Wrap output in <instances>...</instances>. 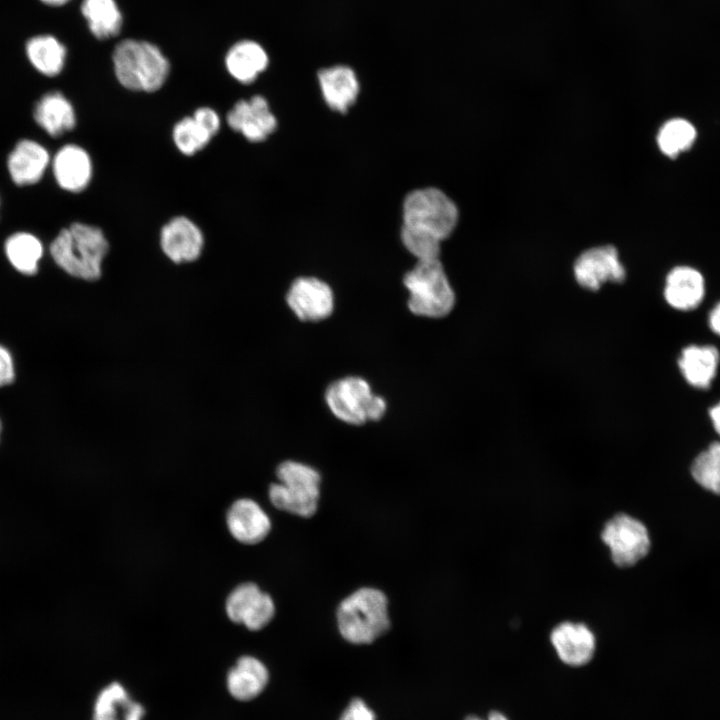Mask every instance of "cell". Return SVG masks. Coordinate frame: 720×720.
Masks as SVG:
<instances>
[{
    "label": "cell",
    "mask_w": 720,
    "mask_h": 720,
    "mask_svg": "<svg viewBox=\"0 0 720 720\" xmlns=\"http://www.w3.org/2000/svg\"><path fill=\"white\" fill-rule=\"evenodd\" d=\"M488 720H508V719L500 712L493 711L489 714Z\"/></svg>",
    "instance_id": "obj_36"
},
{
    "label": "cell",
    "mask_w": 720,
    "mask_h": 720,
    "mask_svg": "<svg viewBox=\"0 0 720 720\" xmlns=\"http://www.w3.org/2000/svg\"><path fill=\"white\" fill-rule=\"evenodd\" d=\"M550 640L559 658L567 665L587 664L595 652V636L583 623L562 622L551 632Z\"/></svg>",
    "instance_id": "obj_16"
},
{
    "label": "cell",
    "mask_w": 720,
    "mask_h": 720,
    "mask_svg": "<svg viewBox=\"0 0 720 720\" xmlns=\"http://www.w3.org/2000/svg\"><path fill=\"white\" fill-rule=\"evenodd\" d=\"M709 416L715 431L720 436V402L710 408Z\"/></svg>",
    "instance_id": "obj_35"
},
{
    "label": "cell",
    "mask_w": 720,
    "mask_h": 720,
    "mask_svg": "<svg viewBox=\"0 0 720 720\" xmlns=\"http://www.w3.org/2000/svg\"><path fill=\"white\" fill-rule=\"evenodd\" d=\"M719 360V352L715 347L690 345L682 350L678 364L690 385L706 389L716 375Z\"/></svg>",
    "instance_id": "obj_23"
},
{
    "label": "cell",
    "mask_w": 720,
    "mask_h": 720,
    "mask_svg": "<svg viewBox=\"0 0 720 720\" xmlns=\"http://www.w3.org/2000/svg\"><path fill=\"white\" fill-rule=\"evenodd\" d=\"M693 479L704 489L720 495V443H712L691 466Z\"/></svg>",
    "instance_id": "obj_29"
},
{
    "label": "cell",
    "mask_w": 720,
    "mask_h": 720,
    "mask_svg": "<svg viewBox=\"0 0 720 720\" xmlns=\"http://www.w3.org/2000/svg\"><path fill=\"white\" fill-rule=\"evenodd\" d=\"M26 53L33 67L45 76L58 75L65 64V47L49 35L30 39L26 45Z\"/></svg>",
    "instance_id": "obj_26"
},
{
    "label": "cell",
    "mask_w": 720,
    "mask_h": 720,
    "mask_svg": "<svg viewBox=\"0 0 720 720\" xmlns=\"http://www.w3.org/2000/svg\"><path fill=\"white\" fill-rule=\"evenodd\" d=\"M325 401L336 418L352 425L378 421L387 408L384 398L375 395L369 383L358 376L331 383L325 392Z\"/></svg>",
    "instance_id": "obj_7"
},
{
    "label": "cell",
    "mask_w": 720,
    "mask_h": 720,
    "mask_svg": "<svg viewBox=\"0 0 720 720\" xmlns=\"http://www.w3.org/2000/svg\"><path fill=\"white\" fill-rule=\"evenodd\" d=\"M704 294V277L691 266H676L666 276L664 296L675 309L687 311L696 308Z\"/></svg>",
    "instance_id": "obj_19"
},
{
    "label": "cell",
    "mask_w": 720,
    "mask_h": 720,
    "mask_svg": "<svg viewBox=\"0 0 720 720\" xmlns=\"http://www.w3.org/2000/svg\"><path fill=\"white\" fill-rule=\"evenodd\" d=\"M117 80L133 91L154 92L165 83L169 62L152 43L134 39L119 42L113 52Z\"/></svg>",
    "instance_id": "obj_3"
},
{
    "label": "cell",
    "mask_w": 720,
    "mask_h": 720,
    "mask_svg": "<svg viewBox=\"0 0 720 720\" xmlns=\"http://www.w3.org/2000/svg\"><path fill=\"white\" fill-rule=\"evenodd\" d=\"M33 118L51 137H59L74 129L76 125L72 103L58 91L46 93L35 103Z\"/></svg>",
    "instance_id": "obj_20"
},
{
    "label": "cell",
    "mask_w": 720,
    "mask_h": 720,
    "mask_svg": "<svg viewBox=\"0 0 720 720\" xmlns=\"http://www.w3.org/2000/svg\"><path fill=\"white\" fill-rule=\"evenodd\" d=\"M576 281L582 287L595 291L607 281L622 282L626 271L615 247H594L583 252L574 264Z\"/></svg>",
    "instance_id": "obj_10"
},
{
    "label": "cell",
    "mask_w": 720,
    "mask_h": 720,
    "mask_svg": "<svg viewBox=\"0 0 720 720\" xmlns=\"http://www.w3.org/2000/svg\"><path fill=\"white\" fill-rule=\"evenodd\" d=\"M212 137L193 116H186L179 120L172 131L175 146L182 154L187 156L194 155L202 150Z\"/></svg>",
    "instance_id": "obj_30"
},
{
    "label": "cell",
    "mask_w": 720,
    "mask_h": 720,
    "mask_svg": "<svg viewBox=\"0 0 720 720\" xmlns=\"http://www.w3.org/2000/svg\"><path fill=\"white\" fill-rule=\"evenodd\" d=\"M49 250L55 263L66 273L92 281L102 274L109 243L100 228L75 222L59 231Z\"/></svg>",
    "instance_id": "obj_2"
},
{
    "label": "cell",
    "mask_w": 720,
    "mask_h": 720,
    "mask_svg": "<svg viewBox=\"0 0 720 720\" xmlns=\"http://www.w3.org/2000/svg\"><path fill=\"white\" fill-rule=\"evenodd\" d=\"M697 139L696 127L687 119L675 117L663 123L657 133L659 150L674 159L688 151Z\"/></svg>",
    "instance_id": "obj_28"
},
{
    "label": "cell",
    "mask_w": 720,
    "mask_h": 720,
    "mask_svg": "<svg viewBox=\"0 0 720 720\" xmlns=\"http://www.w3.org/2000/svg\"><path fill=\"white\" fill-rule=\"evenodd\" d=\"M292 312L302 321H320L328 318L334 309L331 287L321 279L303 276L295 279L286 295Z\"/></svg>",
    "instance_id": "obj_9"
},
{
    "label": "cell",
    "mask_w": 720,
    "mask_h": 720,
    "mask_svg": "<svg viewBox=\"0 0 720 720\" xmlns=\"http://www.w3.org/2000/svg\"><path fill=\"white\" fill-rule=\"evenodd\" d=\"M4 251L11 265L20 273L33 275L43 256L41 240L32 233L20 231L10 235L4 244Z\"/></svg>",
    "instance_id": "obj_25"
},
{
    "label": "cell",
    "mask_w": 720,
    "mask_h": 720,
    "mask_svg": "<svg viewBox=\"0 0 720 720\" xmlns=\"http://www.w3.org/2000/svg\"><path fill=\"white\" fill-rule=\"evenodd\" d=\"M339 720H375V714L363 700L355 698L343 711Z\"/></svg>",
    "instance_id": "obj_31"
},
{
    "label": "cell",
    "mask_w": 720,
    "mask_h": 720,
    "mask_svg": "<svg viewBox=\"0 0 720 720\" xmlns=\"http://www.w3.org/2000/svg\"><path fill=\"white\" fill-rule=\"evenodd\" d=\"M225 63L233 78L243 84H249L267 68L269 59L260 44L251 40H243L230 48Z\"/></svg>",
    "instance_id": "obj_24"
},
{
    "label": "cell",
    "mask_w": 720,
    "mask_h": 720,
    "mask_svg": "<svg viewBox=\"0 0 720 720\" xmlns=\"http://www.w3.org/2000/svg\"><path fill=\"white\" fill-rule=\"evenodd\" d=\"M50 164L48 150L32 139L19 140L7 157L9 176L18 186L38 183Z\"/></svg>",
    "instance_id": "obj_15"
},
{
    "label": "cell",
    "mask_w": 720,
    "mask_h": 720,
    "mask_svg": "<svg viewBox=\"0 0 720 720\" xmlns=\"http://www.w3.org/2000/svg\"><path fill=\"white\" fill-rule=\"evenodd\" d=\"M276 475L279 483L269 488L271 503L297 516L314 515L319 500V473L308 465L288 460L278 466Z\"/></svg>",
    "instance_id": "obj_6"
},
{
    "label": "cell",
    "mask_w": 720,
    "mask_h": 720,
    "mask_svg": "<svg viewBox=\"0 0 720 720\" xmlns=\"http://www.w3.org/2000/svg\"><path fill=\"white\" fill-rule=\"evenodd\" d=\"M268 679V670L260 660L252 656H243L229 670L227 688L237 700L248 701L264 690Z\"/></svg>",
    "instance_id": "obj_21"
},
{
    "label": "cell",
    "mask_w": 720,
    "mask_h": 720,
    "mask_svg": "<svg viewBox=\"0 0 720 720\" xmlns=\"http://www.w3.org/2000/svg\"><path fill=\"white\" fill-rule=\"evenodd\" d=\"M213 137L220 129L218 113L210 107H200L192 115Z\"/></svg>",
    "instance_id": "obj_32"
},
{
    "label": "cell",
    "mask_w": 720,
    "mask_h": 720,
    "mask_svg": "<svg viewBox=\"0 0 720 720\" xmlns=\"http://www.w3.org/2000/svg\"><path fill=\"white\" fill-rule=\"evenodd\" d=\"M0 431H1V424H0Z\"/></svg>",
    "instance_id": "obj_39"
},
{
    "label": "cell",
    "mask_w": 720,
    "mask_h": 720,
    "mask_svg": "<svg viewBox=\"0 0 720 720\" xmlns=\"http://www.w3.org/2000/svg\"><path fill=\"white\" fill-rule=\"evenodd\" d=\"M14 379V366L10 353L0 345V386L11 383Z\"/></svg>",
    "instance_id": "obj_33"
},
{
    "label": "cell",
    "mask_w": 720,
    "mask_h": 720,
    "mask_svg": "<svg viewBox=\"0 0 720 720\" xmlns=\"http://www.w3.org/2000/svg\"><path fill=\"white\" fill-rule=\"evenodd\" d=\"M41 1L47 5L60 6V5L67 3L69 0H41Z\"/></svg>",
    "instance_id": "obj_37"
},
{
    "label": "cell",
    "mask_w": 720,
    "mask_h": 720,
    "mask_svg": "<svg viewBox=\"0 0 720 720\" xmlns=\"http://www.w3.org/2000/svg\"><path fill=\"white\" fill-rule=\"evenodd\" d=\"M601 539L609 548L613 563L621 568L638 563L651 545L646 526L625 513L615 514L604 524Z\"/></svg>",
    "instance_id": "obj_8"
},
{
    "label": "cell",
    "mask_w": 720,
    "mask_h": 720,
    "mask_svg": "<svg viewBox=\"0 0 720 720\" xmlns=\"http://www.w3.org/2000/svg\"><path fill=\"white\" fill-rule=\"evenodd\" d=\"M226 121L231 129L250 142L264 141L277 128V119L261 95L236 102L228 112Z\"/></svg>",
    "instance_id": "obj_12"
},
{
    "label": "cell",
    "mask_w": 720,
    "mask_h": 720,
    "mask_svg": "<svg viewBox=\"0 0 720 720\" xmlns=\"http://www.w3.org/2000/svg\"><path fill=\"white\" fill-rule=\"evenodd\" d=\"M274 612L272 598L254 583L240 584L230 593L226 601V613L230 620L242 623L253 631L266 626L273 618Z\"/></svg>",
    "instance_id": "obj_11"
},
{
    "label": "cell",
    "mask_w": 720,
    "mask_h": 720,
    "mask_svg": "<svg viewBox=\"0 0 720 720\" xmlns=\"http://www.w3.org/2000/svg\"><path fill=\"white\" fill-rule=\"evenodd\" d=\"M403 284L409 293L410 311L427 318L447 316L455 305V293L439 259L418 260Z\"/></svg>",
    "instance_id": "obj_5"
},
{
    "label": "cell",
    "mask_w": 720,
    "mask_h": 720,
    "mask_svg": "<svg viewBox=\"0 0 720 720\" xmlns=\"http://www.w3.org/2000/svg\"><path fill=\"white\" fill-rule=\"evenodd\" d=\"M81 11L95 37L107 39L119 33L122 15L115 0H83Z\"/></svg>",
    "instance_id": "obj_27"
},
{
    "label": "cell",
    "mask_w": 720,
    "mask_h": 720,
    "mask_svg": "<svg viewBox=\"0 0 720 720\" xmlns=\"http://www.w3.org/2000/svg\"><path fill=\"white\" fill-rule=\"evenodd\" d=\"M338 629L353 644H369L390 626L387 598L375 588H360L346 597L337 609Z\"/></svg>",
    "instance_id": "obj_4"
},
{
    "label": "cell",
    "mask_w": 720,
    "mask_h": 720,
    "mask_svg": "<svg viewBox=\"0 0 720 720\" xmlns=\"http://www.w3.org/2000/svg\"><path fill=\"white\" fill-rule=\"evenodd\" d=\"M160 246L172 262H192L201 255L204 236L192 220L185 216H177L162 227Z\"/></svg>",
    "instance_id": "obj_13"
},
{
    "label": "cell",
    "mask_w": 720,
    "mask_h": 720,
    "mask_svg": "<svg viewBox=\"0 0 720 720\" xmlns=\"http://www.w3.org/2000/svg\"><path fill=\"white\" fill-rule=\"evenodd\" d=\"M456 204L442 190L426 187L409 192L402 205L401 240L418 260L439 259L441 242L458 222Z\"/></svg>",
    "instance_id": "obj_1"
},
{
    "label": "cell",
    "mask_w": 720,
    "mask_h": 720,
    "mask_svg": "<svg viewBox=\"0 0 720 720\" xmlns=\"http://www.w3.org/2000/svg\"><path fill=\"white\" fill-rule=\"evenodd\" d=\"M708 322L711 330L720 336V302L711 310Z\"/></svg>",
    "instance_id": "obj_34"
},
{
    "label": "cell",
    "mask_w": 720,
    "mask_h": 720,
    "mask_svg": "<svg viewBox=\"0 0 720 720\" xmlns=\"http://www.w3.org/2000/svg\"><path fill=\"white\" fill-rule=\"evenodd\" d=\"M143 706L127 690L114 682L104 687L94 703L92 720H142Z\"/></svg>",
    "instance_id": "obj_22"
},
{
    "label": "cell",
    "mask_w": 720,
    "mask_h": 720,
    "mask_svg": "<svg viewBox=\"0 0 720 720\" xmlns=\"http://www.w3.org/2000/svg\"><path fill=\"white\" fill-rule=\"evenodd\" d=\"M326 104L334 111L345 113L356 101L360 84L354 70L346 65L321 69L317 74Z\"/></svg>",
    "instance_id": "obj_18"
},
{
    "label": "cell",
    "mask_w": 720,
    "mask_h": 720,
    "mask_svg": "<svg viewBox=\"0 0 720 720\" xmlns=\"http://www.w3.org/2000/svg\"><path fill=\"white\" fill-rule=\"evenodd\" d=\"M51 168L58 186L72 193L86 189L93 173L90 155L76 144L62 146L51 159Z\"/></svg>",
    "instance_id": "obj_14"
},
{
    "label": "cell",
    "mask_w": 720,
    "mask_h": 720,
    "mask_svg": "<svg viewBox=\"0 0 720 720\" xmlns=\"http://www.w3.org/2000/svg\"><path fill=\"white\" fill-rule=\"evenodd\" d=\"M226 522L231 535L244 544L261 542L271 529L268 515L257 502L247 498L230 506Z\"/></svg>",
    "instance_id": "obj_17"
},
{
    "label": "cell",
    "mask_w": 720,
    "mask_h": 720,
    "mask_svg": "<svg viewBox=\"0 0 720 720\" xmlns=\"http://www.w3.org/2000/svg\"><path fill=\"white\" fill-rule=\"evenodd\" d=\"M465 720H482L476 716H468Z\"/></svg>",
    "instance_id": "obj_38"
}]
</instances>
